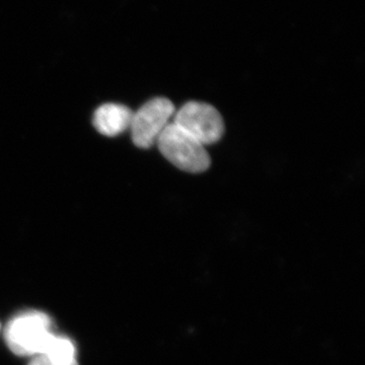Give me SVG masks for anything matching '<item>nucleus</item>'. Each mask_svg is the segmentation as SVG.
<instances>
[{"mask_svg": "<svg viewBox=\"0 0 365 365\" xmlns=\"http://www.w3.org/2000/svg\"><path fill=\"white\" fill-rule=\"evenodd\" d=\"M51 326L48 314L38 311L26 312L9 322L4 338L14 354L34 357L44 351L53 335Z\"/></svg>", "mask_w": 365, "mask_h": 365, "instance_id": "obj_1", "label": "nucleus"}, {"mask_svg": "<svg viewBox=\"0 0 365 365\" xmlns=\"http://www.w3.org/2000/svg\"><path fill=\"white\" fill-rule=\"evenodd\" d=\"M157 144L163 157L184 172L198 174L210 167L205 146L173 122L158 137Z\"/></svg>", "mask_w": 365, "mask_h": 365, "instance_id": "obj_2", "label": "nucleus"}, {"mask_svg": "<svg viewBox=\"0 0 365 365\" xmlns=\"http://www.w3.org/2000/svg\"><path fill=\"white\" fill-rule=\"evenodd\" d=\"M176 109L170 100L155 98L148 101L132 116V141L137 148H150L157 144L158 137L170 123Z\"/></svg>", "mask_w": 365, "mask_h": 365, "instance_id": "obj_3", "label": "nucleus"}, {"mask_svg": "<svg viewBox=\"0 0 365 365\" xmlns=\"http://www.w3.org/2000/svg\"><path fill=\"white\" fill-rule=\"evenodd\" d=\"M173 123L204 146L217 143L225 132L222 115L215 107L205 103H187L174 115Z\"/></svg>", "mask_w": 365, "mask_h": 365, "instance_id": "obj_4", "label": "nucleus"}, {"mask_svg": "<svg viewBox=\"0 0 365 365\" xmlns=\"http://www.w3.org/2000/svg\"><path fill=\"white\" fill-rule=\"evenodd\" d=\"M132 116L133 112L126 106L110 103L96 110L93 123L98 133L115 137L130 128Z\"/></svg>", "mask_w": 365, "mask_h": 365, "instance_id": "obj_5", "label": "nucleus"}, {"mask_svg": "<svg viewBox=\"0 0 365 365\" xmlns=\"http://www.w3.org/2000/svg\"><path fill=\"white\" fill-rule=\"evenodd\" d=\"M29 365H78V361L61 362L51 359L47 355L39 354L34 356Z\"/></svg>", "mask_w": 365, "mask_h": 365, "instance_id": "obj_6", "label": "nucleus"}]
</instances>
